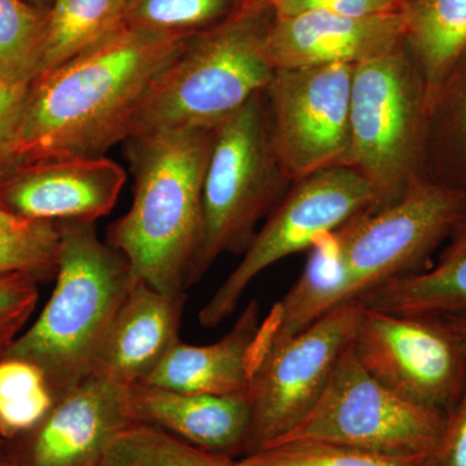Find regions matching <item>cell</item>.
Wrapping results in <instances>:
<instances>
[{"label": "cell", "instance_id": "7", "mask_svg": "<svg viewBox=\"0 0 466 466\" xmlns=\"http://www.w3.org/2000/svg\"><path fill=\"white\" fill-rule=\"evenodd\" d=\"M444 424V413L404 400L370 375L350 342L314 410L269 447L309 441L385 455H431Z\"/></svg>", "mask_w": 466, "mask_h": 466}, {"label": "cell", "instance_id": "15", "mask_svg": "<svg viewBox=\"0 0 466 466\" xmlns=\"http://www.w3.org/2000/svg\"><path fill=\"white\" fill-rule=\"evenodd\" d=\"M403 43L400 11L354 18L315 9L299 16L274 17L267 56L275 70L329 64L355 66L390 54Z\"/></svg>", "mask_w": 466, "mask_h": 466}, {"label": "cell", "instance_id": "22", "mask_svg": "<svg viewBox=\"0 0 466 466\" xmlns=\"http://www.w3.org/2000/svg\"><path fill=\"white\" fill-rule=\"evenodd\" d=\"M361 306L391 314L446 317L466 314V254L394 279L363 294Z\"/></svg>", "mask_w": 466, "mask_h": 466}, {"label": "cell", "instance_id": "25", "mask_svg": "<svg viewBox=\"0 0 466 466\" xmlns=\"http://www.w3.org/2000/svg\"><path fill=\"white\" fill-rule=\"evenodd\" d=\"M99 466H249L192 446L167 431L133 424L110 441Z\"/></svg>", "mask_w": 466, "mask_h": 466}, {"label": "cell", "instance_id": "28", "mask_svg": "<svg viewBox=\"0 0 466 466\" xmlns=\"http://www.w3.org/2000/svg\"><path fill=\"white\" fill-rule=\"evenodd\" d=\"M242 3L238 0H126L125 24L157 32L196 33L225 20Z\"/></svg>", "mask_w": 466, "mask_h": 466}, {"label": "cell", "instance_id": "12", "mask_svg": "<svg viewBox=\"0 0 466 466\" xmlns=\"http://www.w3.org/2000/svg\"><path fill=\"white\" fill-rule=\"evenodd\" d=\"M354 66L276 69L265 91L272 148L290 183L342 167Z\"/></svg>", "mask_w": 466, "mask_h": 466}, {"label": "cell", "instance_id": "23", "mask_svg": "<svg viewBox=\"0 0 466 466\" xmlns=\"http://www.w3.org/2000/svg\"><path fill=\"white\" fill-rule=\"evenodd\" d=\"M125 7L126 0H52L39 76L56 69L121 29L125 25Z\"/></svg>", "mask_w": 466, "mask_h": 466}, {"label": "cell", "instance_id": "37", "mask_svg": "<svg viewBox=\"0 0 466 466\" xmlns=\"http://www.w3.org/2000/svg\"><path fill=\"white\" fill-rule=\"evenodd\" d=\"M238 2L242 3V2H245V0H238Z\"/></svg>", "mask_w": 466, "mask_h": 466}, {"label": "cell", "instance_id": "5", "mask_svg": "<svg viewBox=\"0 0 466 466\" xmlns=\"http://www.w3.org/2000/svg\"><path fill=\"white\" fill-rule=\"evenodd\" d=\"M428 91L407 46L354 66L349 148L342 167L388 207L425 175ZM376 208V210H377Z\"/></svg>", "mask_w": 466, "mask_h": 466}, {"label": "cell", "instance_id": "34", "mask_svg": "<svg viewBox=\"0 0 466 466\" xmlns=\"http://www.w3.org/2000/svg\"><path fill=\"white\" fill-rule=\"evenodd\" d=\"M464 254H466V216L460 220L459 225L451 233L446 247L441 251L438 263L458 258V257L464 256Z\"/></svg>", "mask_w": 466, "mask_h": 466}, {"label": "cell", "instance_id": "4", "mask_svg": "<svg viewBox=\"0 0 466 466\" xmlns=\"http://www.w3.org/2000/svg\"><path fill=\"white\" fill-rule=\"evenodd\" d=\"M267 0H245L217 26L196 32L153 79L137 109L130 137L214 128L265 92L275 75L267 56L272 21Z\"/></svg>", "mask_w": 466, "mask_h": 466}, {"label": "cell", "instance_id": "33", "mask_svg": "<svg viewBox=\"0 0 466 466\" xmlns=\"http://www.w3.org/2000/svg\"><path fill=\"white\" fill-rule=\"evenodd\" d=\"M329 0H267L275 17H293L305 12L320 9Z\"/></svg>", "mask_w": 466, "mask_h": 466}, {"label": "cell", "instance_id": "29", "mask_svg": "<svg viewBox=\"0 0 466 466\" xmlns=\"http://www.w3.org/2000/svg\"><path fill=\"white\" fill-rule=\"evenodd\" d=\"M429 455L395 456L324 443H285L242 458L249 466H428Z\"/></svg>", "mask_w": 466, "mask_h": 466}, {"label": "cell", "instance_id": "1", "mask_svg": "<svg viewBox=\"0 0 466 466\" xmlns=\"http://www.w3.org/2000/svg\"><path fill=\"white\" fill-rule=\"evenodd\" d=\"M195 33L125 25L27 88L0 174L50 159L103 157L130 137L153 79Z\"/></svg>", "mask_w": 466, "mask_h": 466}, {"label": "cell", "instance_id": "18", "mask_svg": "<svg viewBox=\"0 0 466 466\" xmlns=\"http://www.w3.org/2000/svg\"><path fill=\"white\" fill-rule=\"evenodd\" d=\"M262 323L258 300L253 299L219 341L193 346L177 339L139 385L195 394H247Z\"/></svg>", "mask_w": 466, "mask_h": 466}, {"label": "cell", "instance_id": "30", "mask_svg": "<svg viewBox=\"0 0 466 466\" xmlns=\"http://www.w3.org/2000/svg\"><path fill=\"white\" fill-rule=\"evenodd\" d=\"M38 281L30 275L0 278V360L20 336L38 302Z\"/></svg>", "mask_w": 466, "mask_h": 466}, {"label": "cell", "instance_id": "10", "mask_svg": "<svg viewBox=\"0 0 466 466\" xmlns=\"http://www.w3.org/2000/svg\"><path fill=\"white\" fill-rule=\"evenodd\" d=\"M358 300L328 312L297 336L254 349L251 424L242 455L267 449L317 406L343 350L351 342Z\"/></svg>", "mask_w": 466, "mask_h": 466}, {"label": "cell", "instance_id": "2", "mask_svg": "<svg viewBox=\"0 0 466 466\" xmlns=\"http://www.w3.org/2000/svg\"><path fill=\"white\" fill-rule=\"evenodd\" d=\"M214 128L158 131L126 140L134 198L110 225L106 244L135 279L164 293H186L204 236L205 170Z\"/></svg>", "mask_w": 466, "mask_h": 466}, {"label": "cell", "instance_id": "21", "mask_svg": "<svg viewBox=\"0 0 466 466\" xmlns=\"http://www.w3.org/2000/svg\"><path fill=\"white\" fill-rule=\"evenodd\" d=\"M425 175L466 193V52L429 104Z\"/></svg>", "mask_w": 466, "mask_h": 466}, {"label": "cell", "instance_id": "3", "mask_svg": "<svg viewBox=\"0 0 466 466\" xmlns=\"http://www.w3.org/2000/svg\"><path fill=\"white\" fill-rule=\"evenodd\" d=\"M57 225L54 293L3 357L38 368L54 401L92 376L110 325L137 281L127 259L100 240L95 222Z\"/></svg>", "mask_w": 466, "mask_h": 466}, {"label": "cell", "instance_id": "6", "mask_svg": "<svg viewBox=\"0 0 466 466\" xmlns=\"http://www.w3.org/2000/svg\"><path fill=\"white\" fill-rule=\"evenodd\" d=\"M269 139L265 92L214 127L204 177V236L189 287L226 253H244L259 220L289 191Z\"/></svg>", "mask_w": 466, "mask_h": 466}, {"label": "cell", "instance_id": "13", "mask_svg": "<svg viewBox=\"0 0 466 466\" xmlns=\"http://www.w3.org/2000/svg\"><path fill=\"white\" fill-rule=\"evenodd\" d=\"M130 388L88 377L32 429L0 438V466H99L110 441L135 424Z\"/></svg>", "mask_w": 466, "mask_h": 466}, {"label": "cell", "instance_id": "35", "mask_svg": "<svg viewBox=\"0 0 466 466\" xmlns=\"http://www.w3.org/2000/svg\"><path fill=\"white\" fill-rule=\"evenodd\" d=\"M441 318L458 333L466 348V314L446 315V317Z\"/></svg>", "mask_w": 466, "mask_h": 466}, {"label": "cell", "instance_id": "27", "mask_svg": "<svg viewBox=\"0 0 466 466\" xmlns=\"http://www.w3.org/2000/svg\"><path fill=\"white\" fill-rule=\"evenodd\" d=\"M54 404L38 368L15 359L0 360V438L29 431Z\"/></svg>", "mask_w": 466, "mask_h": 466}, {"label": "cell", "instance_id": "8", "mask_svg": "<svg viewBox=\"0 0 466 466\" xmlns=\"http://www.w3.org/2000/svg\"><path fill=\"white\" fill-rule=\"evenodd\" d=\"M466 216V193L428 177L388 207L337 229L355 299L380 285L421 271Z\"/></svg>", "mask_w": 466, "mask_h": 466}, {"label": "cell", "instance_id": "16", "mask_svg": "<svg viewBox=\"0 0 466 466\" xmlns=\"http://www.w3.org/2000/svg\"><path fill=\"white\" fill-rule=\"evenodd\" d=\"M186 293L137 280L116 312L92 375L124 386L144 382L179 339Z\"/></svg>", "mask_w": 466, "mask_h": 466}, {"label": "cell", "instance_id": "19", "mask_svg": "<svg viewBox=\"0 0 466 466\" xmlns=\"http://www.w3.org/2000/svg\"><path fill=\"white\" fill-rule=\"evenodd\" d=\"M352 300L357 299L337 233H325L309 248L299 280L263 320L257 346L289 339Z\"/></svg>", "mask_w": 466, "mask_h": 466}, {"label": "cell", "instance_id": "36", "mask_svg": "<svg viewBox=\"0 0 466 466\" xmlns=\"http://www.w3.org/2000/svg\"><path fill=\"white\" fill-rule=\"evenodd\" d=\"M27 2L32 3L34 5H38V7L48 8L52 0H27Z\"/></svg>", "mask_w": 466, "mask_h": 466}, {"label": "cell", "instance_id": "26", "mask_svg": "<svg viewBox=\"0 0 466 466\" xmlns=\"http://www.w3.org/2000/svg\"><path fill=\"white\" fill-rule=\"evenodd\" d=\"M57 223L14 216L0 208V278L24 274L36 280L56 274Z\"/></svg>", "mask_w": 466, "mask_h": 466}, {"label": "cell", "instance_id": "11", "mask_svg": "<svg viewBox=\"0 0 466 466\" xmlns=\"http://www.w3.org/2000/svg\"><path fill=\"white\" fill-rule=\"evenodd\" d=\"M359 309L351 346L361 366L419 406L450 412L466 381V348L441 317Z\"/></svg>", "mask_w": 466, "mask_h": 466}, {"label": "cell", "instance_id": "32", "mask_svg": "<svg viewBox=\"0 0 466 466\" xmlns=\"http://www.w3.org/2000/svg\"><path fill=\"white\" fill-rule=\"evenodd\" d=\"M27 88L0 81V168L16 130Z\"/></svg>", "mask_w": 466, "mask_h": 466}, {"label": "cell", "instance_id": "31", "mask_svg": "<svg viewBox=\"0 0 466 466\" xmlns=\"http://www.w3.org/2000/svg\"><path fill=\"white\" fill-rule=\"evenodd\" d=\"M428 466H466V381L455 406L446 415L443 433Z\"/></svg>", "mask_w": 466, "mask_h": 466}, {"label": "cell", "instance_id": "24", "mask_svg": "<svg viewBox=\"0 0 466 466\" xmlns=\"http://www.w3.org/2000/svg\"><path fill=\"white\" fill-rule=\"evenodd\" d=\"M48 8L27 0H0V81L29 87L41 72Z\"/></svg>", "mask_w": 466, "mask_h": 466}, {"label": "cell", "instance_id": "14", "mask_svg": "<svg viewBox=\"0 0 466 466\" xmlns=\"http://www.w3.org/2000/svg\"><path fill=\"white\" fill-rule=\"evenodd\" d=\"M126 177L106 156L21 165L0 174V208L25 219L96 222L115 208Z\"/></svg>", "mask_w": 466, "mask_h": 466}, {"label": "cell", "instance_id": "20", "mask_svg": "<svg viewBox=\"0 0 466 466\" xmlns=\"http://www.w3.org/2000/svg\"><path fill=\"white\" fill-rule=\"evenodd\" d=\"M404 45L424 76L429 104L466 52V0H400Z\"/></svg>", "mask_w": 466, "mask_h": 466}, {"label": "cell", "instance_id": "9", "mask_svg": "<svg viewBox=\"0 0 466 466\" xmlns=\"http://www.w3.org/2000/svg\"><path fill=\"white\" fill-rule=\"evenodd\" d=\"M375 192L346 167L327 168L293 183L256 233L241 262L200 312V323L217 327L231 317L251 281L279 260L309 250L325 233L376 210Z\"/></svg>", "mask_w": 466, "mask_h": 466}, {"label": "cell", "instance_id": "17", "mask_svg": "<svg viewBox=\"0 0 466 466\" xmlns=\"http://www.w3.org/2000/svg\"><path fill=\"white\" fill-rule=\"evenodd\" d=\"M130 407L135 424L167 431L208 452L231 458L244 453L251 424L248 392L195 394L134 385Z\"/></svg>", "mask_w": 466, "mask_h": 466}]
</instances>
